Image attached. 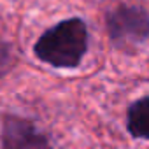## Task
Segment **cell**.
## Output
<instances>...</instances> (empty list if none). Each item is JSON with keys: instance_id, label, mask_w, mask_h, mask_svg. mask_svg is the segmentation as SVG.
I'll return each instance as SVG.
<instances>
[{"instance_id": "cell-1", "label": "cell", "mask_w": 149, "mask_h": 149, "mask_svg": "<svg viewBox=\"0 0 149 149\" xmlns=\"http://www.w3.org/2000/svg\"><path fill=\"white\" fill-rule=\"evenodd\" d=\"M88 46L86 25L72 18L47 30L35 44V54L54 67H76Z\"/></svg>"}, {"instance_id": "cell-2", "label": "cell", "mask_w": 149, "mask_h": 149, "mask_svg": "<svg viewBox=\"0 0 149 149\" xmlns=\"http://www.w3.org/2000/svg\"><path fill=\"white\" fill-rule=\"evenodd\" d=\"M109 33L119 46H137L149 39V14L133 6H123L109 16Z\"/></svg>"}, {"instance_id": "cell-3", "label": "cell", "mask_w": 149, "mask_h": 149, "mask_svg": "<svg viewBox=\"0 0 149 149\" xmlns=\"http://www.w3.org/2000/svg\"><path fill=\"white\" fill-rule=\"evenodd\" d=\"M4 149H49L47 137L28 119L9 118L2 132Z\"/></svg>"}, {"instance_id": "cell-4", "label": "cell", "mask_w": 149, "mask_h": 149, "mask_svg": "<svg viewBox=\"0 0 149 149\" xmlns=\"http://www.w3.org/2000/svg\"><path fill=\"white\" fill-rule=\"evenodd\" d=\"M128 130L139 139H149V97L137 100L130 107Z\"/></svg>"}]
</instances>
